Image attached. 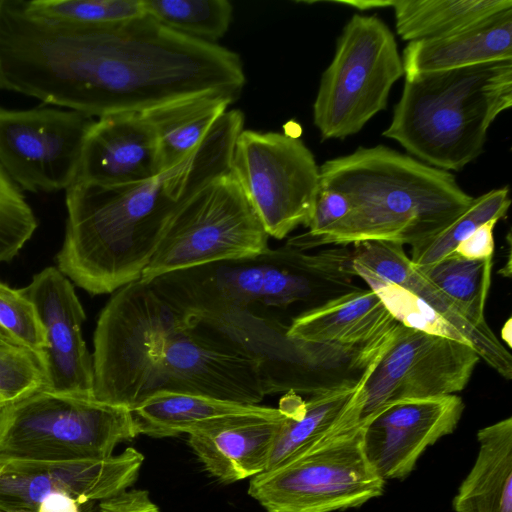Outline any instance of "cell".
<instances>
[{
    "label": "cell",
    "mask_w": 512,
    "mask_h": 512,
    "mask_svg": "<svg viewBox=\"0 0 512 512\" xmlns=\"http://www.w3.org/2000/svg\"><path fill=\"white\" fill-rule=\"evenodd\" d=\"M0 64L7 91L93 118L211 91L238 98L246 81L238 54L146 13L104 26L65 25L28 16L17 0L3 2Z\"/></svg>",
    "instance_id": "1"
},
{
    "label": "cell",
    "mask_w": 512,
    "mask_h": 512,
    "mask_svg": "<svg viewBox=\"0 0 512 512\" xmlns=\"http://www.w3.org/2000/svg\"><path fill=\"white\" fill-rule=\"evenodd\" d=\"M93 397L130 410L157 392L259 405L257 364L198 332L192 318L139 279L116 290L94 332Z\"/></svg>",
    "instance_id": "2"
},
{
    "label": "cell",
    "mask_w": 512,
    "mask_h": 512,
    "mask_svg": "<svg viewBox=\"0 0 512 512\" xmlns=\"http://www.w3.org/2000/svg\"><path fill=\"white\" fill-rule=\"evenodd\" d=\"M244 129L240 110L226 111L184 161L146 181L100 186L73 183L57 268L92 295L141 279L175 210L215 177L231 170Z\"/></svg>",
    "instance_id": "3"
},
{
    "label": "cell",
    "mask_w": 512,
    "mask_h": 512,
    "mask_svg": "<svg viewBox=\"0 0 512 512\" xmlns=\"http://www.w3.org/2000/svg\"><path fill=\"white\" fill-rule=\"evenodd\" d=\"M320 187L344 194L352 209L320 235L303 233L287 241L301 251L365 241L412 246L450 223L474 199L453 173L384 145L360 146L325 161Z\"/></svg>",
    "instance_id": "4"
},
{
    "label": "cell",
    "mask_w": 512,
    "mask_h": 512,
    "mask_svg": "<svg viewBox=\"0 0 512 512\" xmlns=\"http://www.w3.org/2000/svg\"><path fill=\"white\" fill-rule=\"evenodd\" d=\"M351 251L329 248L307 253L289 245L237 259L160 275L154 289L192 318L247 311L283 322L295 306L307 310L325 296L354 290ZM286 323V322H285Z\"/></svg>",
    "instance_id": "5"
},
{
    "label": "cell",
    "mask_w": 512,
    "mask_h": 512,
    "mask_svg": "<svg viewBox=\"0 0 512 512\" xmlns=\"http://www.w3.org/2000/svg\"><path fill=\"white\" fill-rule=\"evenodd\" d=\"M512 105V60L405 76L382 133L410 156L460 171L484 150L491 124Z\"/></svg>",
    "instance_id": "6"
},
{
    "label": "cell",
    "mask_w": 512,
    "mask_h": 512,
    "mask_svg": "<svg viewBox=\"0 0 512 512\" xmlns=\"http://www.w3.org/2000/svg\"><path fill=\"white\" fill-rule=\"evenodd\" d=\"M192 321L206 337L254 361L267 395L311 396L358 381L381 356L393 334L371 346L344 347L291 338L287 335L288 323L247 311H229Z\"/></svg>",
    "instance_id": "7"
},
{
    "label": "cell",
    "mask_w": 512,
    "mask_h": 512,
    "mask_svg": "<svg viewBox=\"0 0 512 512\" xmlns=\"http://www.w3.org/2000/svg\"><path fill=\"white\" fill-rule=\"evenodd\" d=\"M137 435L129 408L38 389L0 409V466L104 459Z\"/></svg>",
    "instance_id": "8"
},
{
    "label": "cell",
    "mask_w": 512,
    "mask_h": 512,
    "mask_svg": "<svg viewBox=\"0 0 512 512\" xmlns=\"http://www.w3.org/2000/svg\"><path fill=\"white\" fill-rule=\"evenodd\" d=\"M404 75L395 36L376 15L354 14L337 38L321 75L313 123L322 140L357 134L385 110L394 83Z\"/></svg>",
    "instance_id": "9"
},
{
    "label": "cell",
    "mask_w": 512,
    "mask_h": 512,
    "mask_svg": "<svg viewBox=\"0 0 512 512\" xmlns=\"http://www.w3.org/2000/svg\"><path fill=\"white\" fill-rule=\"evenodd\" d=\"M269 235L231 170L210 180L170 218L141 279L237 259L267 248Z\"/></svg>",
    "instance_id": "10"
},
{
    "label": "cell",
    "mask_w": 512,
    "mask_h": 512,
    "mask_svg": "<svg viewBox=\"0 0 512 512\" xmlns=\"http://www.w3.org/2000/svg\"><path fill=\"white\" fill-rule=\"evenodd\" d=\"M362 426L343 428L301 455L252 477L249 496L267 512H333L380 496L385 481L365 458Z\"/></svg>",
    "instance_id": "11"
},
{
    "label": "cell",
    "mask_w": 512,
    "mask_h": 512,
    "mask_svg": "<svg viewBox=\"0 0 512 512\" xmlns=\"http://www.w3.org/2000/svg\"><path fill=\"white\" fill-rule=\"evenodd\" d=\"M231 172L269 237L281 240L298 226H308L320 190V167L299 137L243 129Z\"/></svg>",
    "instance_id": "12"
},
{
    "label": "cell",
    "mask_w": 512,
    "mask_h": 512,
    "mask_svg": "<svg viewBox=\"0 0 512 512\" xmlns=\"http://www.w3.org/2000/svg\"><path fill=\"white\" fill-rule=\"evenodd\" d=\"M479 360L464 343L398 324L362 388L359 423L397 401L462 391Z\"/></svg>",
    "instance_id": "13"
},
{
    "label": "cell",
    "mask_w": 512,
    "mask_h": 512,
    "mask_svg": "<svg viewBox=\"0 0 512 512\" xmlns=\"http://www.w3.org/2000/svg\"><path fill=\"white\" fill-rule=\"evenodd\" d=\"M94 121L69 109L0 106V164L22 191L66 190L75 180Z\"/></svg>",
    "instance_id": "14"
},
{
    "label": "cell",
    "mask_w": 512,
    "mask_h": 512,
    "mask_svg": "<svg viewBox=\"0 0 512 512\" xmlns=\"http://www.w3.org/2000/svg\"><path fill=\"white\" fill-rule=\"evenodd\" d=\"M143 462V454L128 447L104 459L6 463L0 466V512H35L51 496L102 501L130 488Z\"/></svg>",
    "instance_id": "15"
},
{
    "label": "cell",
    "mask_w": 512,
    "mask_h": 512,
    "mask_svg": "<svg viewBox=\"0 0 512 512\" xmlns=\"http://www.w3.org/2000/svg\"><path fill=\"white\" fill-rule=\"evenodd\" d=\"M20 290L33 303L45 334L42 389L93 397V360L82 336L86 316L69 279L47 267Z\"/></svg>",
    "instance_id": "16"
},
{
    "label": "cell",
    "mask_w": 512,
    "mask_h": 512,
    "mask_svg": "<svg viewBox=\"0 0 512 512\" xmlns=\"http://www.w3.org/2000/svg\"><path fill=\"white\" fill-rule=\"evenodd\" d=\"M464 407L455 394L384 406L362 426L366 460L382 480L404 479L428 446L456 429Z\"/></svg>",
    "instance_id": "17"
},
{
    "label": "cell",
    "mask_w": 512,
    "mask_h": 512,
    "mask_svg": "<svg viewBox=\"0 0 512 512\" xmlns=\"http://www.w3.org/2000/svg\"><path fill=\"white\" fill-rule=\"evenodd\" d=\"M161 172L156 136L142 113L123 112L94 121L73 183L121 186Z\"/></svg>",
    "instance_id": "18"
},
{
    "label": "cell",
    "mask_w": 512,
    "mask_h": 512,
    "mask_svg": "<svg viewBox=\"0 0 512 512\" xmlns=\"http://www.w3.org/2000/svg\"><path fill=\"white\" fill-rule=\"evenodd\" d=\"M352 262L375 276L400 285L426 301L468 340L480 359L506 380L512 378V356L491 328L468 321L426 276L415 267L403 246L391 242L365 241L353 244Z\"/></svg>",
    "instance_id": "19"
},
{
    "label": "cell",
    "mask_w": 512,
    "mask_h": 512,
    "mask_svg": "<svg viewBox=\"0 0 512 512\" xmlns=\"http://www.w3.org/2000/svg\"><path fill=\"white\" fill-rule=\"evenodd\" d=\"M274 416L231 419L188 434V445L205 471L224 484L266 471L277 431L288 416L282 397Z\"/></svg>",
    "instance_id": "20"
},
{
    "label": "cell",
    "mask_w": 512,
    "mask_h": 512,
    "mask_svg": "<svg viewBox=\"0 0 512 512\" xmlns=\"http://www.w3.org/2000/svg\"><path fill=\"white\" fill-rule=\"evenodd\" d=\"M376 361L358 381L311 395L306 401L298 394H285L289 413L275 436L266 471L301 455L343 428L361 425L362 388Z\"/></svg>",
    "instance_id": "21"
},
{
    "label": "cell",
    "mask_w": 512,
    "mask_h": 512,
    "mask_svg": "<svg viewBox=\"0 0 512 512\" xmlns=\"http://www.w3.org/2000/svg\"><path fill=\"white\" fill-rule=\"evenodd\" d=\"M398 324L372 290L356 288L294 317L287 335L307 343L367 347L387 338Z\"/></svg>",
    "instance_id": "22"
},
{
    "label": "cell",
    "mask_w": 512,
    "mask_h": 512,
    "mask_svg": "<svg viewBox=\"0 0 512 512\" xmlns=\"http://www.w3.org/2000/svg\"><path fill=\"white\" fill-rule=\"evenodd\" d=\"M512 60V8L446 36L409 42L404 76Z\"/></svg>",
    "instance_id": "23"
},
{
    "label": "cell",
    "mask_w": 512,
    "mask_h": 512,
    "mask_svg": "<svg viewBox=\"0 0 512 512\" xmlns=\"http://www.w3.org/2000/svg\"><path fill=\"white\" fill-rule=\"evenodd\" d=\"M131 412L138 434L166 438L188 435L235 418L274 416L281 412V408L162 391L142 401Z\"/></svg>",
    "instance_id": "24"
},
{
    "label": "cell",
    "mask_w": 512,
    "mask_h": 512,
    "mask_svg": "<svg viewBox=\"0 0 512 512\" xmlns=\"http://www.w3.org/2000/svg\"><path fill=\"white\" fill-rule=\"evenodd\" d=\"M236 99L226 92L211 91L142 112L156 136L161 172L188 158Z\"/></svg>",
    "instance_id": "25"
},
{
    "label": "cell",
    "mask_w": 512,
    "mask_h": 512,
    "mask_svg": "<svg viewBox=\"0 0 512 512\" xmlns=\"http://www.w3.org/2000/svg\"><path fill=\"white\" fill-rule=\"evenodd\" d=\"M475 463L453 500L456 512H512V418L480 429Z\"/></svg>",
    "instance_id": "26"
},
{
    "label": "cell",
    "mask_w": 512,
    "mask_h": 512,
    "mask_svg": "<svg viewBox=\"0 0 512 512\" xmlns=\"http://www.w3.org/2000/svg\"><path fill=\"white\" fill-rule=\"evenodd\" d=\"M396 31L406 41L437 38L512 8L511 0H393Z\"/></svg>",
    "instance_id": "27"
},
{
    "label": "cell",
    "mask_w": 512,
    "mask_h": 512,
    "mask_svg": "<svg viewBox=\"0 0 512 512\" xmlns=\"http://www.w3.org/2000/svg\"><path fill=\"white\" fill-rule=\"evenodd\" d=\"M510 203L507 186L474 197L468 208L450 223L412 245L410 261L420 271L430 268L451 255L455 248L482 224L503 218Z\"/></svg>",
    "instance_id": "28"
},
{
    "label": "cell",
    "mask_w": 512,
    "mask_h": 512,
    "mask_svg": "<svg viewBox=\"0 0 512 512\" xmlns=\"http://www.w3.org/2000/svg\"><path fill=\"white\" fill-rule=\"evenodd\" d=\"M491 271L492 258L467 260L452 253L421 272L456 305L468 321L488 327L484 308L491 284Z\"/></svg>",
    "instance_id": "29"
},
{
    "label": "cell",
    "mask_w": 512,
    "mask_h": 512,
    "mask_svg": "<svg viewBox=\"0 0 512 512\" xmlns=\"http://www.w3.org/2000/svg\"><path fill=\"white\" fill-rule=\"evenodd\" d=\"M145 13L183 35L214 43L228 31L233 7L227 0H143Z\"/></svg>",
    "instance_id": "30"
},
{
    "label": "cell",
    "mask_w": 512,
    "mask_h": 512,
    "mask_svg": "<svg viewBox=\"0 0 512 512\" xmlns=\"http://www.w3.org/2000/svg\"><path fill=\"white\" fill-rule=\"evenodd\" d=\"M352 268L355 275L363 279L368 285V289L379 297L399 324L428 334L449 338L472 347L458 329L416 294L400 285L375 276L353 262Z\"/></svg>",
    "instance_id": "31"
},
{
    "label": "cell",
    "mask_w": 512,
    "mask_h": 512,
    "mask_svg": "<svg viewBox=\"0 0 512 512\" xmlns=\"http://www.w3.org/2000/svg\"><path fill=\"white\" fill-rule=\"evenodd\" d=\"M36 19L75 26H104L145 14L143 0H17Z\"/></svg>",
    "instance_id": "32"
},
{
    "label": "cell",
    "mask_w": 512,
    "mask_h": 512,
    "mask_svg": "<svg viewBox=\"0 0 512 512\" xmlns=\"http://www.w3.org/2000/svg\"><path fill=\"white\" fill-rule=\"evenodd\" d=\"M36 228V217L22 190L0 164V262L12 260Z\"/></svg>",
    "instance_id": "33"
},
{
    "label": "cell",
    "mask_w": 512,
    "mask_h": 512,
    "mask_svg": "<svg viewBox=\"0 0 512 512\" xmlns=\"http://www.w3.org/2000/svg\"><path fill=\"white\" fill-rule=\"evenodd\" d=\"M0 332L15 346L24 348L40 359L45 334L33 303L0 281Z\"/></svg>",
    "instance_id": "34"
},
{
    "label": "cell",
    "mask_w": 512,
    "mask_h": 512,
    "mask_svg": "<svg viewBox=\"0 0 512 512\" xmlns=\"http://www.w3.org/2000/svg\"><path fill=\"white\" fill-rule=\"evenodd\" d=\"M40 359L18 346H0V398L6 404L44 388Z\"/></svg>",
    "instance_id": "35"
},
{
    "label": "cell",
    "mask_w": 512,
    "mask_h": 512,
    "mask_svg": "<svg viewBox=\"0 0 512 512\" xmlns=\"http://www.w3.org/2000/svg\"><path fill=\"white\" fill-rule=\"evenodd\" d=\"M349 199L339 191L320 187L314 211L307 226L306 235L316 236L324 233L351 211Z\"/></svg>",
    "instance_id": "36"
},
{
    "label": "cell",
    "mask_w": 512,
    "mask_h": 512,
    "mask_svg": "<svg viewBox=\"0 0 512 512\" xmlns=\"http://www.w3.org/2000/svg\"><path fill=\"white\" fill-rule=\"evenodd\" d=\"M92 512H160L159 507L143 489H127L99 502Z\"/></svg>",
    "instance_id": "37"
},
{
    "label": "cell",
    "mask_w": 512,
    "mask_h": 512,
    "mask_svg": "<svg viewBox=\"0 0 512 512\" xmlns=\"http://www.w3.org/2000/svg\"><path fill=\"white\" fill-rule=\"evenodd\" d=\"M498 220H490L478 227L464 239L453 253L467 260H485L492 258L494 253L493 231Z\"/></svg>",
    "instance_id": "38"
},
{
    "label": "cell",
    "mask_w": 512,
    "mask_h": 512,
    "mask_svg": "<svg viewBox=\"0 0 512 512\" xmlns=\"http://www.w3.org/2000/svg\"><path fill=\"white\" fill-rule=\"evenodd\" d=\"M346 4L360 10L373 8H387L392 6V0H352V1H335V3Z\"/></svg>",
    "instance_id": "39"
},
{
    "label": "cell",
    "mask_w": 512,
    "mask_h": 512,
    "mask_svg": "<svg viewBox=\"0 0 512 512\" xmlns=\"http://www.w3.org/2000/svg\"><path fill=\"white\" fill-rule=\"evenodd\" d=\"M511 326H512V324H511V318H509V319L505 322V324H504V326H503V328H502V330H501V337H502V339L506 342V344H507V346H508L509 348H511V347H512V343H511V339H512V327H511Z\"/></svg>",
    "instance_id": "40"
},
{
    "label": "cell",
    "mask_w": 512,
    "mask_h": 512,
    "mask_svg": "<svg viewBox=\"0 0 512 512\" xmlns=\"http://www.w3.org/2000/svg\"><path fill=\"white\" fill-rule=\"evenodd\" d=\"M3 1L4 0H0V14H1V10H2ZM0 90H7L5 80H4V77L2 74V70H1V64H0Z\"/></svg>",
    "instance_id": "41"
},
{
    "label": "cell",
    "mask_w": 512,
    "mask_h": 512,
    "mask_svg": "<svg viewBox=\"0 0 512 512\" xmlns=\"http://www.w3.org/2000/svg\"><path fill=\"white\" fill-rule=\"evenodd\" d=\"M0 346H15V345L0 332Z\"/></svg>",
    "instance_id": "42"
},
{
    "label": "cell",
    "mask_w": 512,
    "mask_h": 512,
    "mask_svg": "<svg viewBox=\"0 0 512 512\" xmlns=\"http://www.w3.org/2000/svg\"><path fill=\"white\" fill-rule=\"evenodd\" d=\"M5 405V403L2 401V399L0 398V409L2 408V406Z\"/></svg>",
    "instance_id": "43"
}]
</instances>
